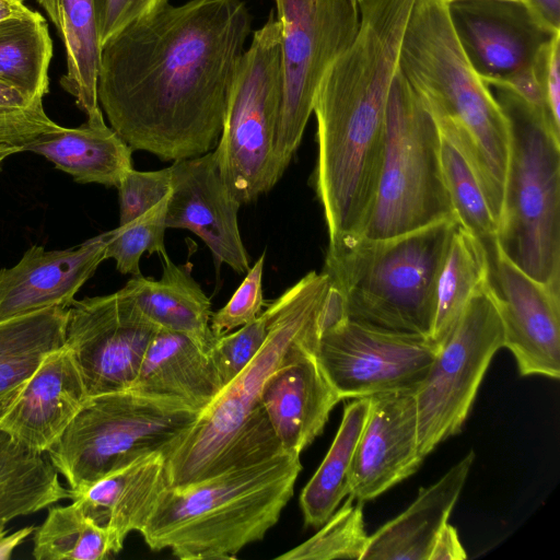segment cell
Here are the masks:
<instances>
[{
  "mask_svg": "<svg viewBox=\"0 0 560 560\" xmlns=\"http://www.w3.org/2000/svg\"><path fill=\"white\" fill-rule=\"evenodd\" d=\"M490 267L479 242L456 224L448 241L435 287L430 339L440 346L470 299L489 282Z\"/></svg>",
  "mask_w": 560,
  "mask_h": 560,
  "instance_id": "obj_30",
  "label": "cell"
},
{
  "mask_svg": "<svg viewBox=\"0 0 560 560\" xmlns=\"http://www.w3.org/2000/svg\"><path fill=\"white\" fill-rule=\"evenodd\" d=\"M301 470L300 455L283 452L168 487L140 534L152 550L182 560L234 559L277 524Z\"/></svg>",
  "mask_w": 560,
  "mask_h": 560,
  "instance_id": "obj_4",
  "label": "cell"
},
{
  "mask_svg": "<svg viewBox=\"0 0 560 560\" xmlns=\"http://www.w3.org/2000/svg\"><path fill=\"white\" fill-rule=\"evenodd\" d=\"M370 399L349 477V495L361 502L413 475L423 459L415 393H388Z\"/></svg>",
  "mask_w": 560,
  "mask_h": 560,
  "instance_id": "obj_17",
  "label": "cell"
},
{
  "mask_svg": "<svg viewBox=\"0 0 560 560\" xmlns=\"http://www.w3.org/2000/svg\"><path fill=\"white\" fill-rule=\"evenodd\" d=\"M119 225H125L159 203L171 190L170 166L159 171L131 168L119 183Z\"/></svg>",
  "mask_w": 560,
  "mask_h": 560,
  "instance_id": "obj_39",
  "label": "cell"
},
{
  "mask_svg": "<svg viewBox=\"0 0 560 560\" xmlns=\"http://www.w3.org/2000/svg\"><path fill=\"white\" fill-rule=\"evenodd\" d=\"M510 126V154L498 219L500 252L560 292V136L518 93L489 85Z\"/></svg>",
  "mask_w": 560,
  "mask_h": 560,
  "instance_id": "obj_6",
  "label": "cell"
},
{
  "mask_svg": "<svg viewBox=\"0 0 560 560\" xmlns=\"http://www.w3.org/2000/svg\"><path fill=\"white\" fill-rule=\"evenodd\" d=\"M280 24L281 101L275 141L282 177L313 113L316 91L354 38L358 0H273Z\"/></svg>",
  "mask_w": 560,
  "mask_h": 560,
  "instance_id": "obj_10",
  "label": "cell"
},
{
  "mask_svg": "<svg viewBox=\"0 0 560 560\" xmlns=\"http://www.w3.org/2000/svg\"><path fill=\"white\" fill-rule=\"evenodd\" d=\"M349 495L341 508L306 541L278 556L282 560H362L369 535L364 528L363 502Z\"/></svg>",
  "mask_w": 560,
  "mask_h": 560,
  "instance_id": "obj_34",
  "label": "cell"
},
{
  "mask_svg": "<svg viewBox=\"0 0 560 560\" xmlns=\"http://www.w3.org/2000/svg\"><path fill=\"white\" fill-rule=\"evenodd\" d=\"M165 224L201 238L217 270L222 264L246 275L250 258L242 241L237 214L242 206L223 182L213 153L174 161Z\"/></svg>",
  "mask_w": 560,
  "mask_h": 560,
  "instance_id": "obj_15",
  "label": "cell"
},
{
  "mask_svg": "<svg viewBox=\"0 0 560 560\" xmlns=\"http://www.w3.org/2000/svg\"><path fill=\"white\" fill-rule=\"evenodd\" d=\"M252 23L242 0L167 2L108 39L97 100L110 127L163 161L210 152Z\"/></svg>",
  "mask_w": 560,
  "mask_h": 560,
  "instance_id": "obj_1",
  "label": "cell"
},
{
  "mask_svg": "<svg viewBox=\"0 0 560 560\" xmlns=\"http://www.w3.org/2000/svg\"><path fill=\"white\" fill-rule=\"evenodd\" d=\"M457 223L448 220L389 238L357 235L328 244L322 271L345 317L430 338L438 275Z\"/></svg>",
  "mask_w": 560,
  "mask_h": 560,
  "instance_id": "obj_5",
  "label": "cell"
},
{
  "mask_svg": "<svg viewBox=\"0 0 560 560\" xmlns=\"http://www.w3.org/2000/svg\"><path fill=\"white\" fill-rule=\"evenodd\" d=\"M63 499L73 493L61 485L49 457L0 429V528Z\"/></svg>",
  "mask_w": 560,
  "mask_h": 560,
  "instance_id": "obj_28",
  "label": "cell"
},
{
  "mask_svg": "<svg viewBox=\"0 0 560 560\" xmlns=\"http://www.w3.org/2000/svg\"><path fill=\"white\" fill-rule=\"evenodd\" d=\"M446 7L475 73L487 85L512 89L542 112L535 68L560 31L545 25L524 1L458 0Z\"/></svg>",
  "mask_w": 560,
  "mask_h": 560,
  "instance_id": "obj_12",
  "label": "cell"
},
{
  "mask_svg": "<svg viewBox=\"0 0 560 560\" xmlns=\"http://www.w3.org/2000/svg\"><path fill=\"white\" fill-rule=\"evenodd\" d=\"M166 488L165 455L155 453L110 472L73 500L125 540L129 533L142 530Z\"/></svg>",
  "mask_w": 560,
  "mask_h": 560,
  "instance_id": "obj_24",
  "label": "cell"
},
{
  "mask_svg": "<svg viewBox=\"0 0 560 560\" xmlns=\"http://www.w3.org/2000/svg\"><path fill=\"white\" fill-rule=\"evenodd\" d=\"M34 530L35 527L30 526L8 534L3 528H0V560L9 559L13 550Z\"/></svg>",
  "mask_w": 560,
  "mask_h": 560,
  "instance_id": "obj_44",
  "label": "cell"
},
{
  "mask_svg": "<svg viewBox=\"0 0 560 560\" xmlns=\"http://www.w3.org/2000/svg\"><path fill=\"white\" fill-rule=\"evenodd\" d=\"M55 24L66 48L67 71L60 79L65 91L88 116L102 112L97 75L102 46L94 0H36Z\"/></svg>",
  "mask_w": 560,
  "mask_h": 560,
  "instance_id": "obj_27",
  "label": "cell"
},
{
  "mask_svg": "<svg viewBox=\"0 0 560 560\" xmlns=\"http://www.w3.org/2000/svg\"><path fill=\"white\" fill-rule=\"evenodd\" d=\"M30 10L24 0H0V22L21 16Z\"/></svg>",
  "mask_w": 560,
  "mask_h": 560,
  "instance_id": "obj_45",
  "label": "cell"
},
{
  "mask_svg": "<svg viewBox=\"0 0 560 560\" xmlns=\"http://www.w3.org/2000/svg\"><path fill=\"white\" fill-rule=\"evenodd\" d=\"M168 196L136 220L104 233L105 258L114 259L122 275L141 276L140 258L144 253L166 255L164 235Z\"/></svg>",
  "mask_w": 560,
  "mask_h": 560,
  "instance_id": "obj_35",
  "label": "cell"
},
{
  "mask_svg": "<svg viewBox=\"0 0 560 560\" xmlns=\"http://www.w3.org/2000/svg\"><path fill=\"white\" fill-rule=\"evenodd\" d=\"M104 233L67 249L33 245L0 270V322L49 307H69L105 260Z\"/></svg>",
  "mask_w": 560,
  "mask_h": 560,
  "instance_id": "obj_18",
  "label": "cell"
},
{
  "mask_svg": "<svg viewBox=\"0 0 560 560\" xmlns=\"http://www.w3.org/2000/svg\"><path fill=\"white\" fill-rule=\"evenodd\" d=\"M280 24L271 10L254 31L228 94L213 158L241 205L256 200L281 178L275 141L281 101Z\"/></svg>",
  "mask_w": 560,
  "mask_h": 560,
  "instance_id": "obj_9",
  "label": "cell"
},
{
  "mask_svg": "<svg viewBox=\"0 0 560 560\" xmlns=\"http://www.w3.org/2000/svg\"><path fill=\"white\" fill-rule=\"evenodd\" d=\"M371 399L347 404L338 432L324 460L300 495L306 526L320 527L349 495V477L354 451L365 424Z\"/></svg>",
  "mask_w": 560,
  "mask_h": 560,
  "instance_id": "obj_29",
  "label": "cell"
},
{
  "mask_svg": "<svg viewBox=\"0 0 560 560\" xmlns=\"http://www.w3.org/2000/svg\"><path fill=\"white\" fill-rule=\"evenodd\" d=\"M268 327L269 312L266 308L238 330L215 339L209 355L222 386L234 380L255 358L268 336Z\"/></svg>",
  "mask_w": 560,
  "mask_h": 560,
  "instance_id": "obj_37",
  "label": "cell"
},
{
  "mask_svg": "<svg viewBox=\"0 0 560 560\" xmlns=\"http://www.w3.org/2000/svg\"><path fill=\"white\" fill-rule=\"evenodd\" d=\"M457 220L441 163V131L424 100L397 71L386 109L377 187L362 236L383 240Z\"/></svg>",
  "mask_w": 560,
  "mask_h": 560,
  "instance_id": "obj_8",
  "label": "cell"
},
{
  "mask_svg": "<svg viewBox=\"0 0 560 560\" xmlns=\"http://www.w3.org/2000/svg\"><path fill=\"white\" fill-rule=\"evenodd\" d=\"M441 163L455 217L485 249L491 272L500 253L497 220L469 163L442 133Z\"/></svg>",
  "mask_w": 560,
  "mask_h": 560,
  "instance_id": "obj_33",
  "label": "cell"
},
{
  "mask_svg": "<svg viewBox=\"0 0 560 560\" xmlns=\"http://www.w3.org/2000/svg\"><path fill=\"white\" fill-rule=\"evenodd\" d=\"M159 327L120 290L68 307L65 347L80 370L89 396L128 389Z\"/></svg>",
  "mask_w": 560,
  "mask_h": 560,
  "instance_id": "obj_14",
  "label": "cell"
},
{
  "mask_svg": "<svg viewBox=\"0 0 560 560\" xmlns=\"http://www.w3.org/2000/svg\"><path fill=\"white\" fill-rule=\"evenodd\" d=\"M533 13L549 28L560 31V0H524Z\"/></svg>",
  "mask_w": 560,
  "mask_h": 560,
  "instance_id": "obj_43",
  "label": "cell"
},
{
  "mask_svg": "<svg viewBox=\"0 0 560 560\" xmlns=\"http://www.w3.org/2000/svg\"><path fill=\"white\" fill-rule=\"evenodd\" d=\"M199 412L182 401L130 389L89 396L48 457L74 499L143 456L162 453L166 458Z\"/></svg>",
  "mask_w": 560,
  "mask_h": 560,
  "instance_id": "obj_7",
  "label": "cell"
},
{
  "mask_svg": "<svg viewBox=\"0 0 560 560\" xmlns=\"http://www.w3.org/2000/svg\"><path fill=\"white\" fill-rule=\"evenodd\" d=\"M508 348L521 375L560 377V292L534 280L501 252L489 276Z\"/></svg>",
  "mask_w": 560,
  "mask_h": 560,
  "instance_id": "obj_16",
  "label": "cell"
},
{
  "mask_svg": "<svg viewBox=\"0 0 560 560\" xmlns=\"http://www.w3.org/2000/svg\"><path fill=\"white\" fill-rule=\"evenodd\" d=\"M317 346L300 347L262 387V407L285 453L300 455L322 434L331 410L342 400L318 362Z\"/></svg>",
  "mask_w": 560,
  "mask_h": 560,
  "instance_id": "obj_19",
  "label": "cell"
},
{
  "mask_svg": "<svg viewBox=\"0 0 560 560\" xmlns=\"http://www.w3.org/2000/svg\"><path fill=\"white\" fill-rule=\"evenodd\" d=\"M89 397L71 351L48 354L10 407L0 429L32 450L47 453Z\"/></svg>",
  "mask_w": 560,
  "mask_h": 560,
  "instance_id": "obj_20",
  "label": "cell"
},
{
  "mask_svg": "<svg viewBox=\"0 0 560 560\" xmlns=\"http://www.w3.org/2000/svg\"><path fill=\"white\" fill-rule=\"evenodd\" d=\"M68 307H49L0 322V417L45 358L65 346Z\"/></svg>",
  "mask_w": 560,
  "mask_h": 560,
  "instance_id": "obj_26",
  "label": "cell"
},
{
  "mask_svg": "<svg viewBox=\"0 0 560 560\" xmlns=\"http://www.w3.org/2000/svg\"><path fill=\"white\" fill-rule=\"evenodd\" d=\"M466 552L455 527L445 523L438 533L428 560H463Z\"/></svg>",
  "mask_w": 560,
  "mask_h": 560,
  "instance_id": "obj_42",
  "label": "cell"
},
{
  "mask_svg": "<svg viewBox=\"0 0 560 560\" xmlns=\"http://www.w3.org/2000/svg\"><path fill=\"white\" fill-rule=\"evenodd\" d=\"M328 289V276L311 271L267 304L269 327L262 347L199 412L166 456L168 487L196 482L284 452L262 407V387L300 347L318 343Z\"/></svg>",
  "mask_w": 560,
  "mask_h": 560,
  "instance_id": "obj_2",
  "label": "cell"
},
{
  "mask_svg": "<svg viewBox=\"0 0 560 560\" xmlns=\"http://www.w3.org/2000/svg\"><path fill=\"white\" fill-rule=\"evenodd\" d=\"M475 460L470 451L433 485L421 488L399 515L369 536L362 560H428L432 544L447 523Z\"/></svg>",
  "mask_w": 560,
  "mask_h": 560,
  "instance_id": "obj_21",
  "label": "cell"
},
{
  "mask_svg": "<svg viewBox=\"0 0 560 560\" xmlns=\"http://www.w3.org/2000/svg\"><path fill=\"white\" fill-rule=\"evenodd\" d=\"M501 348L503 328L488 282L470 299L439 346L415 393L423 457L462 431L486 371Z\"/></svg>",
  "mask_w": 560,
  "mask_h": 560,
  "instance_id": "obj_11",
  "label": "cell"
},
{
  "mask_svg": "<svg viewBox=\"0 0 560 560\" xmlns=\"http://www.w3.org/2000/svg\"><path fill=\"white\" fill-rule=\"evenodd\" d=\"M265 253L258 258L229 302L211 315L210 327L215 338L254 320L265 305L262 272Z\"/></svg>",
  "mask_w": 560,
  "mask_h": 560,
  "instance_id": "obj_38",
  "label": "cell"
},
{
  "mask_svg": "<svg viewBox=\"0 0 560 560\" xmlns=\"http://www.w3.org/2000/svg\"><path fill=\"white\" fill-rule=\"evenodd\" d=\"M52 42L44 16L27 13L0 22V82L43 101L48 93Z\"/></svg>",
  "mask_w": 560,
  "mask_h": 560,
  "instance_id": "obj_31",
  "label": "cell"
},
{
  "mask_svg": "<svg viewBox=\"0 0 560 560\" xmlns=\"http://www.w3.org/2000/svg\"><path fill=\"white\" fill-rule=\"evenodd\" d=\"M438 349L429 337L346 318L320 334L316 354L328 381L345 399L416 393Z\"/></svg>",
  "mask_w": 560,
  "mask_h": 560,
  "instance_id": "obj_13",
  "label": "cell"
},
{
  "mask_svg": "<svg viewBox=\"0 0 560 560\" xmlns=\"http://www.w3.org/2000/svg\"><path fill=\"white\" fill-rule=\"evenodd\" d=\"M59 127L46 114L43 101L32 100L0 82V144L23 148Z\"/></svg>",
  "mask_w": 560,
  "mask_h": 560,
  "instance_id": "obj_36",
  "label": "cell"
},
{
  "mask_svg": "<svg viewBox=\"0 0 560 560\" xmlns=\"http://www.w3.org/2000/svg\"><path fill=\"white\" fill-rule=\"evenodd\" d=\"M162 260L159 280L136 276L122 288L159 328L185 335L209 352L217 339L210 327L209 298L192 278L190 264L176 265L167 254Z\"/></svg>",
  "mask_w": 560,
  "mask_h": 560,
  "instance_id": "obj_25",
  "label": "cell"
},
{
  "mask_svg": "<svg viewBox=\"0 0 560 560\" xmlns=\"http://www.w3.org/2000/svg\"><path fill=\"white\" fill-rule=\"evenodd\" d=\"M124 541L73 500L69 505L49 509L34 536L33 556L37 560H103L118 553Z\"/></svg>",
  "mask_w": 560,
  "mask_h": 560,
  "instance_id": "obj_32",
  "label": "cell"
},
{
  "mask_svg": "<svg viewBox=\"0 0 560 560\" xmlns=\"http://www.w3.org/2000/svg\"><path fill=\"white\" fill-rule=\"evenodd\" d=\"M222 387L209 352L185 335L159 328L128 389L201 411Z\"/></svg>",
  "mask_w": 560,
  "mask_h": 560,
  "instance_id": "obj_22",
  "label": "cell"
},
{
  "mask_svg": "<svg viewBox=\"0 0 560 560\" xmlns=\"http://www.w3.org/2000/svg\"><path fill=\"white\" fill-rule=\"evenodd\" d=\"M168 0H94L101 46L133 22L155 12Z\"/></svg>",
  "mask_w": 560,
  "mask_h": 560,
  "instance_id": "obj_40",
  "label": "cell"
},
{
  "mask_svg": "<svg viewBox=\"0 0 560 560\" xmlns=\"http://www.w3.org/2000/svg\"><path fill=\"white\" fill-rule=\"evenodd\" d=\"M442 1L447 4V3L458 1V0H442ZM513 1H524V0H513Z\"/></svg>",
  "mask_w": 560,
  "mask_h": 560,
  "instance_id": "obj_47",
  "label": "cell"
},
{
  "mask_svg": "<svg viewBox=\"0 0 560 560\" xmlns=\"http://www.w3.org/2000/svg\"><path fill=\"white\" fill-rule=\"evenodd\" d=\"M398 69L427 103L442 136L469 163L498 222L510 154L509 121L465 57L442 0H416Z\"/></svg>",
  "mask_w": 560,
  "mask_h": 560,
  "instance_id": "obj_3",
  "label": "cell"
},
{
  "mask_svg": "<svg viewBox=\"0 0 560 560\" xmlns=\"http://www.w3.org/2000/svg\"><path fill=\"white\" fill-rule=\"evenodd\" d=\"M39 154L55 167L81 184L96 183L118 187L132 168L131 148L108 127L103 112L88 116L75 128L60 126L23 147V152Z\"/></svg>",
  "mask_w": 560,
  "mask_h": 560,
  "instance_id": "obj_23",
  "label": "cell"
},
{
  "mask_svg": "<svg viewBox=\"0 0 560 560\" xmlns=\"http://www.w3.org/2000/svg\"><path fill=\"white\" fill-rule=\"evenodd\" d=\"M535 79L544 116L553 132L560 136V34L542 50Z\"/></svg>",
  "mask_w": 560,
  "mask_h": 560,
  "instance_id": "obj_41",
  "label": "cell"
},
{
  "mask_svg": "<svg viewBox=\"0 0 560 560\" xmlns=\"http://www.w3.org/2000/svg\"><path fill=\"white\" fill-rule=\"evenodd\" d=\"M23 152L22 147L0 144V168L3 162L11 155Z\"/></svg>",
  "mask_w": 560,
  "mask_h": 560,
  "instance_id": "obj_46",
  "label": "cell"
}]
</instances>
